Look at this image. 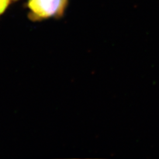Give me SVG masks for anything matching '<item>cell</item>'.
I'll return each mask as SVG.
<instances>
[{"instance_id":"obj_1","label":"cell","mask_w":159,"mask_h":159,"mask_svg":"<svg viewBox=\"0 0 159 159\" xmlns=\"http://www.w3.org/2000/svg\"><path fill=\"white\" fill-rule=\"evenodd\" d=\"M68 0H29V17L33 21H41L62 16Z\"/></svg>"},{"instance_id":"obj_2","label":"cell","mask_w":159,"mask_h":159,"mask_svg":"<svg viewBox=\"0 0 159 159\" xmlns=\"http://www.w3.org/2000/svg\"><path fill=\"white\" fill-rule=\"evenodd\" d=\"M11 0H0V16L6 11Z\"/></svg>"}]
</instances>
